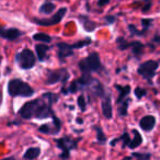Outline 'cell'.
<instances>
[{
    "label": "cell",
    "instance_id": "cell-1",
    "mask_svg": "<svg viewBox=\"0 0 160 160\" xmlns=\"http://www.w3.org/2000/svg\"><path fill=\"white\" fill-rule=\"evenodd\" d=\"M8 93L11 97H24L29 98L34 94V90L29 83L21 79H12L8 83Z\"/></svg>",
    "mask_w": 160,
    "mask_h": 160
},
{
    "label": "cell",
    "instance_id": "cell-2",
    "mask_svg": "<svg viewBox=\"0 0 160 160\" xmlns=\"http://www.w3.org/2000/svg\"><path fill=\"white\" fill-rule=\"evenodd\" d=\"M101 62L98 53H91L87 58L80 60L79 68L82 73H91L92 71H98L101 69Z\"/></svg>",
    "mask_w": 160,
    "mask_h": 160
},
{
    "label": "cell",
    "instance_id": "cell-3",
    "mask_svg": "<svg viewBox=\"0 0 160 160\" xmlns=\"http://www.w3.org/2000/svg\"><path fill=\"white\" fill-rule=\"evenodd\" d=\"M159 68V62L157 60H146L142 62L137 68L138 75H140L145 80L150 81L157 73V69Z\"/></svg>",
    "mask_w": 160,
    "mask_h": 160
},
{
    "label": "cell",
    "instance_id": "cell-4",
    "mask_svg": "<svg viewBox=\"0 0 160 160\" xmlns=\"http://www.w3.org/2000/svg\"><path fill=\"white\" fill-rule=\"evenodd\" d=\"M16 60L22 69H31L36 62V58L34 53L29 48H25L17 54Z\"/></svg>",
    "mask_w": 160,
    "mask_h": 160
},
{
    "label": "cell",
    "instance_id": "cell-5",
    "mask_svg": "<svg viewBox=\"0 0 160 160\" xmlns=\"http://www.w3.org/2000/svg\"><path fill=\"white\" fill-rule=\"evenodd\" d=\"M77 139H72L71 137H62L56 139V144L62 150V152L60 153V159L67 160L70 157V150L77 147Z\"/></svg>",
    "mask_w": 160,
    "mask_h": 160
},
{
    "label": "cell",
    "instance_id": "cell-6",
    "mask_svg": "<svg viewBox=\"0 0 160 160\" xmlns=\"http://www.w3.org/2000/svg\"><path fill=\"white\" fill-rule=\"evenodd\" d=\"M67 12V8H60L57 12H56L54 16H52L51 18L47 19H38V18H34L33 22L38 25H42V27H51V25H55L58 24L59 22H62V18L65 17Z\"/></svg>",
    "mask_w": 160,
    "mask_h": 160
},
{
    "label": "cell",
    "instance_id": "cell-7",
    "mask_svg": "<svg viewBox=\"0 0 160 160\" xmlns=\"http://www.w3.org/2000/svg\"><path fill=\"white\" fill-rule=\"evenodd\" d=\"M69 75L66 69H58V70H49L47 72L46 83L47 85H55L59 81H66Z\"/></svg>",
    "mask_w": 160,
    "mask_h": 160
},
{
    "label": "cell",
    "instance_id": "cell-8",
    "mask_svg": "<svg viewBox=\"0 0 160 160\" xmlns=\"http://www.w3.org/2000/svg\"><path fill=\"white\" fill-rule=\"evenodd\" d=\"M34 110H35V100H31L22 105V108L19 110V115L22 118H25V120L33 118Z\"/></svg>",
    "mask_w": 160,
    "mask_h": 160
},
{
    "label": "cell",
    "instance_id": "cell-9",
    "mask_svg": "<svg viewBox=\"0 0 160 160\" xmlns=\"http://www.w3.org/2000/svg\"><path fill=\"white\" fill-rule=\"evenodd\" d=\"M139 126L144 132H151L156 126V118L153 115H146L140 118Z\"/></svg>",
    "mask_w": 160,
    "mask_h": 160
},
{
    "label": "cell",
    "instance_id": "cell-10",
    "mask_svg": "<svg viewBox=\"0 0 160 160\" xmlns=\"http://www.w3.org/2000/svg\"><path fill=\"white\" fill-rule=\"evenodd\" d=\"M22 35L18 29H0V36L8 41H14Z\"/></svg>",
    "mask_w": 160,
    "mask_h": 160
},
{
    "label": "cell",
    "instance_id": "cell-11",
    "mask_svg": "<svg viewBox=\"0 0 160 160\" xmlns=\"http://www.w3.org/2000/svg\"><path fill=\"white\" fill-rule=\"evenodd\" d=\"M58 56L60 59H65L68 56H71L73 54V47L72 45L66 44V43H58Z\"/></svg>",
    "mask_w": 160,
    "mask_h": 160
},
{
    "label": "cell",
    "instance_id": "cell-12",
    "mask_svg": "<svg viewBox=\"0 0 160 160\" xmlns=\"http://www.w3.org/2000/svg\"><path fill=\"white\" fill-rule=\"evenodd\" d=\"M102 113L108 120L112 118V102L110 97H105L102 101Z\"/></svg>",
    "mask_w": 160,
    "mask_h": 160
},
{
    "label": "cell",
    "instance_id": "cell-13",
    "mask_svg": "<svg viewBox=\"0 0 160 160\" xmlns=\"http://www.w3.org/2000/svg\"><path fill=\"white\" fill-rule=\"evenodd\" d=\"M115 88L118 90V92H120V94H118V103L120 104V103L123 102V101L126 99V97L129 94V92H131V86H120V85H116Z\"/></svg>",
    "mask_w": 160,
    "mask_h": 160
},
{
    "label": "cell",
    "instance_id": "cell-14",
    "mask_svg": "<svg viewBox=\"0 0 160 160\" xmlns=\"http://www.w3.org/2000/svg\"><path fill=\"white\" fill-rule=\"evenodd\" d=\"M48 49H49V47L47 46V45H45V43L36 45V46H35V52H36V55H38V60H41V62L45 60V58H46V56H47V52H48Z\"/></svg>",
    "mask_w": 160,
    "mask_h": 160
},
{
    "label": "cell",
    "instance_id": "cell-15",
    "mask_svg": "<svg viewBox=\"0 0 160 160\" xmlns=\"http://www.w3.org/2000/svg\"><path fill=\"white\" fill-rule=\"evenodd\" d=\"M41 153V149L38 147H31L29 148L23 155V159L25 160H34L40 156Z\"/></svg>",
    "mask_w": 160,
    "mask_h": 160
},
{
    "label": "cell",
    "instance_id": "cell-16",
    "mask_svg": "<svg viewBox=\"0 0 160 160\" xmlns=\"http://www.w3.org/2000/svg\"><path fill=\"white\" fill-rule=\"evenodd\" d=\"M133 133H134V138L131 140V142H129V145H128V148H131V149L137 148V147H139L142 142V135H140L139 132H138L137 129H134Z\"/></svg>",
    "mask_w": 160,
    "mask_h": 160
},
{
    "label": "cell",
    "instance_id": "cell-17",
    "mask_svg": "<svg viewBox=\"0 0 160 160\" xmlns=\"http://www.w3.org/2000/svg\"><path fill=\"white\" fill-rule=\"evenodd\" d=\"M133 54L136 56V57H140V55L142 54V51H144V44L139 41H134V42H131V47Z\"/></svg>",
    "mask_w": 160,
    "mask_h": 160
},
{
    "label": "cell",
    "instance_id": "cell-18",
    "mask_svg": "<svg viewBox=\"0 0 160 160\" xmlns=\"http://www.w3.org/2000/svg\"><path fill=\"white\" fill-rule=\"evenodd\" d=\"M120 140H122V142H123V147H126V146L128 147V145H129V142H131L132 139H131V137H129L128 133H124L122 136H121V137L115 138V139L111 142V145H112V146H114V145H115L118 142H120Z\"/></svg>",
    "mask_w": 160,
    "mask_h": 160
},
{
    "label": "cell",
    "instance_id": "cell-19",
    "mask_svg": "<svg viewBox=\"0 0 160 160\" xmlns=\"http://www.w3.org/2000/svg\"><path fill=\"white\" fill-rule=\"evenodd\" d=\"M55 5L52 2H45L44 5L41 6L40 8V12L41 13H44V14H51L52 12L55 10Z\"/></svg>",
    "mask_w": 160,
    "mask_h": 160
},
{
    "label": "cell",
    "instance_id": "cell-20",
    "mask_svg": "<svg viewBox=\"0 0 160 160\" xmlns=\"http://www.w3.org/2000/svg\"><path fill=\"white\" fill-rule=\"evenodd\" d=\"M33 40L38 41V42H42V43H45V44H46V43L52 42V38L45 33H35L33 35Z\"/></svg>",
    "mask_w": 160,
    "mask_h": 160
},
{
    "label": "cell",
    "instance_id": "cell-21",
    "mask_svg": "<svg viewBox=\"0 0 160 160\" xmlns=\"http://www.w3.org/2000/svg\"><path fill=\"white\" fill-rule=\"evenodd\" d=\"M128 104H129V99H125L123 102L120 103V107H118V114H120L121 116H126L127 115Z\"/></svg>",
    "mask_w": 160,
    "mask_h": 160
},
{
    "label": "cell",
    "instance_id": "cell-22",
    "mask_svg": "<svg viewBox=\"0 0 160 160\" xmlns=\"http://www.w3.org/2000/svg\"><path fill=\"white\" fill-rule=\"evenodd\" d=\"M94 129L97 131V142H98L99 144H105V142H107V136L104 135L102 128H101L100 126H96Z\"/></svg>",
    "mask_w": 160,
    "mask_h": 160
},
{
    "label": "cell",
    "instance_id": "cell-23",
    "mask_svg": "<svg viewBox=\"0 0 160 160\" xmlns=\"http://www.w3.org/2000/svg\"><path fill=\"white\" fill-rule=\"evenodd\" d=\"M116 43H118V49H121V51H125V49L131 47V42L126 41L124 38H118V40H116Z\"/></svg>",
    "mask_w": 160,
    "mask_h": 160
},
{
    "label": "cell",
    "instance_id": "cell-24",
    "mask_svg": "<svg viewBox=\"0 0 160 160\" xmlns=\"http://www.w3.org/2000/svg\"><path fill=\"white\" fill-rule=\"evenodd\" d=\"M96 27H97L96 23L91 22V21H90L88 18L87 19H83V28H85L86 31H88V32L93 31L94 28H96Z\"/></svg>",
    "mask_w": 160,
    "mask_h": 160
},
{
    "label": "cell",
    "instance_id": "cell-25",
    "mask_svg": "<svg viewBox=\"0 0 160 160\" xmlns=\"http://www.w3.org/2000/svg\"><path fill=\"white\" fill-rule=\"evenodd\" d=\"M142 31L146 33V32L148 31L149 28H150V25L152 24V19H150V18L142 19Z\"/></svg>",
    "mask_w": 160,
    "mask_h": 160
},
{
    "label": "cell",
    "instance_id": "cell-26",
    "mask_svg": "<svg viewBox=\"0 0 160 160\" xmlns=\"http://www.w3.org/2000/svg\"><path fill=\"white\" fill-rule=\"evenodd\" d=\"M90 43H91V40H90V38H87V40H85V41H80V42H77V43H75V44H72V47H73V49L82 48V47L89 45Z\"/></svg>",
    "mask_w": 160,
    "mask_h": 160
},
{
    "label": "cell",
    "instance_id": "cell-27",
    "mask_svg": "<svg viewBox=\"0 0 160 160\" xmlns=\"http://www.w3.org/2000/svg\"><path fill=\"white\" fill-rule=\"evenodd\" d=\"M77 103H78V107L80 108V110L82 112L86 111V109H87V104H86V100L85 98H83V96H79L78 97V100H77Z\"/></svg>",
    "mask_w": 160,
    "mask_h": 160
},
{
    "label": "cell",
    "instance_id": "cell-28",
    "mask_svg": "<svg viewBox=\"0 0 160 160\" xmlns=\"http://www.w3.org/2000/svg\"><path fill=\"white\" fill-rule=\"evenodd\" d=\"M134 93H135V97H136L137 99H142V97H145V96L147 94V90L138 87V88H136V89H135Z\"/></svg>",
    "mask_w": 160,
    "mask_h": 160
},
{
    "label": "cell",
    "instance_id": "cell-29",
    "mask_svg": "<svg viewBox=\"0 0 160 160\" xmlns=\"http://www.w3.org/2000/svg\"><path fill=\"white\" fill-rule=\"evenodd\" d=\"M132 156L137 158V159H140V160H149L151 157L150 153H138V152H134Z\"/></svg>",
    "mask_w": 160,
    "mask_h": 160
},
{
    "label": "cell",
    "instance_id": "cell-30",
    "mask_svg": "<svg viewBox=\"0 0 160 160\" xmlns=\"http://www.w3.org/2000/svg\"><path fill=\"white\" fill-rule=\"evenodd\" d=\"M78 90H80L79 85H78L77 80H75V81H72V82L70 83V86H69L68 92H70V93H75V92H77Z\"/></svg>",
    "mask_w": 160,
    "mask_h": 160
},
{
    "label": "cell",
    "instance_id": "cell-31",
    "mask_svg": "<svg viewBox=\"0 0 160 160\" xmlns=\"http://www.w3.org/2000/svg\"><path fill=\"white\" fill-rule=\"evenodd\" d=\"M38 131L40 132H42V133H44V134H54V132H53V129L51 128V127L48 126V125H42V126L38 128Z\"/></svg>",
    "mask_w": 160,
    "mask_h": 160
},
{
    "label": "cell",
    "instance_id": "cell-32",
    "mask_svg": "<svg viewBox=\"0 0 160 160\" xmlns=\"http://www.w3.org/2000/svg\"><path fill=\"white\" fill-rule=\"evenodd\" d=\"M105 20H107V22H108V23H113V22H115V17L108 16L107 18H105Z\"/></svg>",
    "mask_w": 160,
    "mask_h": 160
},
{
    "label": "cell",
    "instance_id": "cell-33",
    "mask_svg": "<svg viewBox=\"0 0 160 160\" xmlns=\"http://www.w3.org/2000/svg\"><path fill=\"white\" fill-rule=\"evenodd\" d=\"M110 1H111V0H99L98 5L100 6V7H102V6H105V5H108V3H109Z\"/></svg>",
    "mask_w": 160,
    "mask_h": 160
},
{
    "label": "cell",
    "instance_id": "cell-34",
    "mask_svg": "<svg viewBox=\"0 0 160 160\" xmlns=\"http://www.w3.org/2000/svg\"><path fill=\"white\" fill-rule=\"evenodd\" d=\"M150 7H151V3H146V5L142 7V12H147L150 9Z\"/></svg>",
    "mask_w": 160,
    "mask_h": 160
},
{
    "label": "cell",
    "instance_id": "cell-35",
    "mask_svg": "<svg viewBox=\"0 0 160 160\" xmlns=\"http://www.w3.org/2000/svg\"><path fill=\"white\" fill-rule=\"evenodd\" d=\"M1 160H17L14 157H7V158H3V159H1Z\"/></svg>",
    "mask_w": 160,
    "mask_h": 160
},
{
    "label": "cell",
    "instance_id": "cell-36",
    "mask_svg": "<svg viewBox=\"0 0 160 160\" xmlns=\"http://www.w3.org/2000/svg\"><path fill=\"white\" fill-rule=\"evenodd\" d=\"M1 103H2V91L0 90V107H1Z\"/></svg>",
    "mask_w": 160,
    "mask_h": 160
},
{
    "label": "cell",
    "instance_id": "cell-37",
    "mask_svg": "<svg viewBox=\"0 0 160 160\" xmlns=\"http://www.w3.org/2000/svg\"><path fill=\"white\" fill-rule=\"evenodd\" d=\"M146 3H151V0H144Z\"/></svg>",
    "mask_w": 160,
    "mask_h": 160
},
{
    "label": "cell",
    "instance_id": "cell-38",
    "mask_svg": "<svg viewBox=\"0 0 160 160\" xmlns=\"http://www.w3.org/2000/svg\"><path fill=\"white\" fill-rule=\"evenodd\" d=\"M137 160H140V159H137Z\"/></svg>",
    "mask_w": 160,
    "mask_h": 160
}]
</instances>
